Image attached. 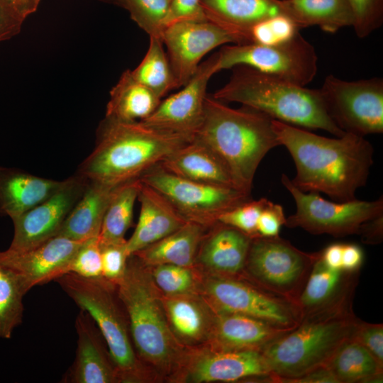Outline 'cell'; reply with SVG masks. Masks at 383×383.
<instances>
[{"mask_svg": "<svg viewBox=\"0 0 383 383\" xmlns=\"http://www.w3.org/2000/svg\"><path fill=\"white\" fill-rule=\"evenodd\" d=\"M285 223L286 217L282 206L267 200L257 220V235L261 237L277 236Z\"/></svg>", "mask_w": 383, "mask_h": 383, "instance_id": "45", "label": "cell"}, {"mask_svg": "<svg viewBox=\"0 0 383 383\" xmlns=\"http://www.w3.org/2000/svg\"><path fill=\"white\" fill-rule=\"evenodd\" d=\"M204 294L215 312L251 316L285 330L294 328L301 319L296 304L238 276L210 277L204 284Z\"/></svg>", "mask_w": 383, "mask_h": 383, "instance_id": "12", "label": "cell"}, {"mask_svg": "<svg viewBox=\"0 0 383 383\" xmlns=\"http://www.w3.org/2000/svg\"><path fill=\"white\" fill-rule=\"evenodd\" d=\"M319 255L304 252L279 235L257 236L252 239L244 271L254 283L297 305Z\"/></svg>", "mask_w": 383, "mask_h": 383, "instance_id": "8", "label": "cell"}, {"mask_svg": "<svg viewBox=\"0 0 383 383\" xmlns=\"http://www.w3.org/2000/svg\"><path fill=\"white\" fill-rule=\"evenodd\" d=\"M218 72L215 53L199 65L178 92L161 100L154 112L140 122L155 129L194 138L204 118L207 86Z\"/></svg>", "mask_w": 383, "mask_h": 383, "instance_id": "15", "label": "cell"}, {"mask_svg": "<svg viewBox=\"0 0 383 383\" xmlns=\"http://www.w3.org/2000/svg\"><path fill=\"white\" fill-rule=\"evenodd\" d=\"M354 295L302 316L294 328L261 351L273 382H289L326 367L340 345L353 335L358 318L353 311Z\"/></svg>", "mask_w": 383, "mask_h": 383, "instance_id": "4", "label": "cell"}, {"mask_svg": "<svg viewBox=\"0 0 383 383\" xmlns=\"http://www.w3.org/2000/svg\"><path fill=\"white\" fill-rule=\"evenodd\" d=\"M76 356L63 382L113 383L121 382L107 345L91 316L80 309L75 321Z\"/></svg>", "mask_w": 383, "mask_h": 383, "instance_id": "19", "label": "cell"}, {"mask_svg": "<svg viewBox=\"0 0 383 383\" xmlns=\"http://www.w3.org/2000/svg\"><path fill=\"white\" fill-rule=\"evenodd\" d=\"M138 200L140 204L135 231L126 240L131 256L179 229L186 221L159 192L140 181Z\"/></svg>", "mask_w": 383, "mask_h": 383, "instance_id": "22", "label": "cell"}, {"mask_svg": "<svg viewBox=\"0 0 383 383\" xmlns=\"http://www.w3.org/2000/svg\"><path fill=\"white\" fill-rule=\"evenodd\" d=\"M206 228L196 223L187 222L173 233L133 255L149 267L162 264L192 267Z\"/></svg>", "mask_w": 383, "mask_h": 383, "instance_id": "29", "label": "cell"}, {"mask_svg": "<svg viewBox=\"0 0 383 383\" xmlns=\"http://www.w3.org/2000/svg\"><path fill=\"white\" fill-rule=\"evenodd\" d=\"M299 30L291 18L280 14L255 24L250 30V40L266 45L280 44L292 39Z\"/></svg>", "mask_w": 383, "mask_h": 383, "instance_id": "38", "label": "cell"}, {"mask_svg": "<svg viewBox=\"0 0 383 383\" xmlns=\"http://www.w3.org/2000/svg\"><path fill=\"white\" fill-rule=\"evenodd\" d=\"M74 273L85 278L102 277L101 248L98 237L85 240L72 259L67 273Z\"/></svg>", "mask_w": 383, "mask_h": 383, "instance_id": "41", "label": "cell"}, {"mask_svg": "<svg viewBox=\"0 0 383 383\" xmlns=\"http://www.w3.org/2000/svg\"><path fill=\"white\" fill-rule=\"evenodd\" d=\"M206 20L218 26L235 44L250 43L251 28L283 14L281 0H200Z\"/></svg>", "mask_w": 383, "mask_h": 383, "instance_id": "21", "label": "cell"}, {"mask_svg": "<svg viewBox=\"0 0 383 383\" xmlns=\"http://www.w3.org/2000/svg\"><path fill=\"white\" fill-rule=\"evenodd\" d=\"M355 33L365 38L383 23V0H349Z\"/></svg>", "mask_w": 383, "mask_h": 383, "instance_id": "39", "label": "cell"}, {"mask_svg": "<svg viewBox=\"0 0 383 383\" xmlns=\"http://www.w3.org/2000/svg\"><path fill=\"white\" fill-rule=\"evenodd\" d=\"M167 322L177 340L195 344L208 339L213 311L209 310L194 294L162 296Z\"/></svg>", "mask_w": 383, "mask_h": 383, "instance_id": "27", "label": "cell"}, {"mask_svg": "<svg viewBox=\"0 0 383 383\" xmlns=\"http://www.w3.org/2000/svg\"><path fill=\"white\" fill-rule=\"evenodd\" d=\"M185 363L184 379L190 382H233L260 378L273 382L261 351L220 350L210 348L195 354Z\"/></svg>", "mask_w": 383, "mask_h": 383, "instance_id": "18", "label": "cell"}, {"mask_svg": "<svg viewBox=\"0 0 383 383\" xmlns=\"http://www.w3.org/2000/svg\"><path fill=\"white\" fill-rule=\"evenodd\" d=\"M100 248L102 277L117 285L125 273L130 257L126 249V240L118 243L100 245Z\"/></svg>", "mask_w": 383, "mask_h": 383, "instance_id": "42", "label": "cell"}, {"mask_svg": "<svg viewBox=\"0 0 383 383\" xmlns=\"http://www.w3.org/2000/svg\"><path fill=\"white\" fill-rule=\"evenodd\" d=\"M358 234L365 243H380L383 238V214L363 223Z\"/></svg>", "mask_w": 383, "mask_h": 383, "instance_id": "48", "label": "cell"}, {"mask_svg": "<svg viewBox=\"0 0 383 383\" xmlns=\"http://www.w3.org/2000/svg\"><path fill=\"white\" fill-rule=\"evenodd\" d=\"M117 187L87 180L83 194L58 235L79 241L98 237L106 210Z\"/></svg>", "mask_w": 383, "mask_h": 383, "instance_id": "28", "label": "cell"}, {"mask_svg": "<svg viewBox=\"0 0 383 383\" xmlns=\"http://www.w3.org/2000/svg\"><path fill=\"white\" fill-rule=\"evenodd\" d=\"M282 13L301 29L309 26L335 33L352 26L349 0H281Z\"/></svg>", "mask_w": 383, "mask_h": 383, "instance_id": "31", "label": "cell"}, {"mask_svg": "<svg viewBox=\"0 0 383 383\" xmlns=\"http://www.w3.org/2000/svg\"><path fill=\"white\" fill-rule=\"evenodd\" d=\"M357 339L383 367V325L358 319L353 333Z\"/></svg>", "mask_w": 383, "mask_h": 383, "instance_id": "43", "label": "cell"}, {"mask_svg": "<svg viewBox=\"0 0 383 383\" xmlns=\"http://www.w3.org/2000/svg\"><path fill=\"white\" fill-rule=\"evenodd\" d=\"M161 100L128 70L110 91L105 117L122 122H140L154 112Z\"/></svg>", "mask_w": 383, "mask_h": 383, "instance_id": "30", "label": "cell"}, {"mask_svg": "<svg viewBox=\"0 0 383 383\" xmlns=\"http://www.w3.org/2000/svg\"><path fill=\"white\" fill-rule=\"evenodd\" d=\"M206 21L200 0H171L164 20V28L177 23Z\"/></svg>", "mask_w": 383, "mask_h": 383, "instance_id": "44", "label": "cell"}, {"mask_svg": "<svg viewBox=\"0 0 383 383\" xmlns=\"http://www.w3.org/2000/svg\"><path fill=\"white\" fill-rule=\"evenodd\" d=\"M281 182L292 194L296 212L286 218V226L301 228L312 234L335 237L358 234L365 221L383 214L382 196L374 201H331L317 192H304L282 174Z\"/></svg>", "mask_w": 383, "mask_h": 383, "instance_id": "13", "label": "cell"}, {"mask_svg": "<svg viewBox=\"0 0 383 383\" xmlns=\"http://www.w3.org/2000/svg\"><path fill=\"white\" fill-rule=\"evenodd\" d=\"M116 288L139 359L165 371L179 366L184 359L180 343L170 329L148 268L135 255L129 257Z\"/></svg>", "mask_w": 383, "mask_h": 383, "instance_id": "6", "label": "cell"}, {"mask_svg": "<svg viewBox=\"0 0 383 383\" xmlns=\"http://www.w3.org/2000/svg\"><path fill=\"white\" fill-rule=\"evenodd\" d=\"M55 282L97 326L121 382L142 380L144 370L133 346L128 316L116 285L102 277L89 279L71 272L62 275Z\"/></svg>", "mask_w": 383, "mask_h": 383, "instance_id": "7", "label": "cell"}, {"mask_svg": "<svg viewBox=\"0 0 383 383\" xmlns=\"http://www.w3.org/2000/svg\"><path fill=\"white\" fill-rule=\"evenodd\" d=\"M28 292L22 277L0 263V338L10 339L23 320V298Z\"/></svg>", "mask_w": 383, "mask_h": 383, "instance_id": "35", "label": "cell"}, {"mask_svg": "<svg viewBox=\"0 0 383 383\" xmlns=\"http://www.w3.org/2000/svg\"><path fill=\"white\" fill-rule=\"evenodd\" d=\"M272 119L252 109H233L207 96L202 123L194 139L211 149L229 170L237 187L250 194L257 169L280 145Z\"/></svg>", "mask_w": 383, "mask_h": 383, "instance_id": "3", "label": "cell"}, {"mask_svg": "<svg viewBox=\"0 0 383 383\" xmlns=\"http://www.w3.org/2000/svg\"><path fill=\"white\" fill-rule=\"evenodd\" d=\"M326 111L344 133H383V79L344 80L329 74L318 89Z\"/></svg>", "mask_w": 383, "mask_h": 383, "instance_id": "11", "label": "cell"}, {"mask_svg": "<svg viewBox=\"0 0 383 383\" xmlns=\"http://www.w3.org/2000/svg\"><path fill=\"white\" fill-rule=\"evenodd\" d=\"M267 199H252L223 213L218 221L233 227L252 238L258 236L257 223L260 214L266 204Z\"/></svg>", "mask_w": 383, "mask_h": 383, "instance_id": "40", "label": "cell"}, {"mask_svg": "<svg viewBox=\"0 0 383 383\" xmlns=\"http://www.w3.org/2000/svg\"><path fill=\"white\" fill-rule=\"evenodd\" d=\"M289 331L251 316L213 311L207 340L214 350L262 351Z\"/></svg>", "mask_w": 383, "mask_h": 383, "instance_id": "20", "label": "cell"}, {"mask_svg": "<svg viewBox=\"0 0 383 383\" xmlns=\"http://www.w3.org/2000/svg\"><path fill=\"white\" fill-rule=\"evenodd\" d=\"M204 235L196 262L216 275L237 277L244 271L252 238L220 222Z\"/></svg>", "mask_w": 383, "mask_h": 383, "instance_id": "23", "label": "cell"}, {"mask_svg": "<svg viewBox=\"0 0 383 383\" xmlns=\"http://www.w3.org/2000/svg\"><path fill=\"white\" fill-rule=\"evenodd\" d=\"M24 21L8 0H0V42L18 34Z\"/></svg>", "mask_w": 383, "mask_h": 383, "instance_id": "46", "label": "cell"}, {"mask_svg": "<svg viewBox=\"0 0 383 383\" xmlns=\"http://www.w3.org/2000/svg\"><path fill=\"white\" fill-rule=\"evenodd\" d=\"M193 139L141 122L105 117L98 128L94 150L77 173L89 181L117 187L140 179Z\"/></svg>", "mask_w": 383, "mask_h": 383, "instance_id": "2", "label": "cell"}, {"mask_svg": "<svg viewBox=\"0 0 383 383\" xmlns=\"http://www.w3.org/2000/svg\"><path fill=\"white\" fill-rule=\"evenodd\" d=\"M63 182L0 166V216L12 219L21 215L51 196Z\"/></svg>", "mask_w": 383, "mask_h": 383, "instance_id": "25", "label": "cell"}, {"mask_svg": "<svg viewBox=\"0 0 383 383\" xmlns=\"http://www.w3.org/2000/svg\"><path fill=\"white\" fill-rule=\"evenodd\" d=\"M216 53L219 71L245 65L301 86L309 84L318 72L315 48L300 32L283 43H233Z\"/></svg>", "mask_w": 383, "mask_h": 383, "instance_id": "9", "label": "cell"}, {"mask_svg": "<svg viewBox=\"0 0 383 383\" xmlns=\"http://www.w3.org/2000/svg\"><path fill=\"white\" fill-rule=\"evenodd\" d=\"M159 165L186 179L239 189L223 162L211 149L195 139L172 153Z\"/></svg>", "mask_w": 383, "mask_h": 383, "instance_id": "24", "label": "cell"}, {"mask_svg": "<svg viewBox=\"0 0 383 383\" xmlns=\"http://www.w3.org/2000/svg\"><path fill=\"white\" fill-rule=\"evenodd\" d=\"M133 76L160 98L177 88L173 72L162 39L150 37L147 52L140 63L131 70Z\"/></svg>", "mask_w": 383, "mask_h": 383, "instance_id": "34", "label": "cell"}, {"mask_svg": "<svg viewBox=\"0 0 383 383\" xmlns=\"http://www.w3.org/2000/svg\"><path fill=\"white\" fill-rule=\"evenodd\" d=\"M163 195L187 222L206 228L223 213L252 199L241 190L186 179L156 165L140 179Z\"/></svg>", "mask_w": 383, "mask_h": 383, "instance_id": "10", "label": "cell"}, {"mask_svg": "<svg viewBox=\"0 0 383 383\" xmlns=\"http://www.w3.org/2000/svg\"><path fill=\"white\" fill-rule=\"evenodd\" d=\"M272 125L294 160L296 172L291 182L297 189L322 192L335 201L357 199L374 163V148L364 136L345 133L327 138L279 121Z\"/></svg>", "mask_w": 383, "mask_h": 383, "instance_id": "1", "label": "cell"}, {"mask_svg": "<svg viewBox=\"0 0 383 383\" xmlns=\"http://www.w3.org/2000/svg\"><path fill=\"white\" fill-rule=\"evenodd\" d=\"M326 367L338 383L376 382L382 379L383 367L353 335L340 345Z\"/></svg>", "mask_w": 383, "mask_h": 383, "instance_id": "32", "label": "cell"}, {"mask_svg": "<svg viewBox=\"0 0 383 383\" xmlns=\"http://www.w3.org/2000/svg\"><path fill=\"white\" fill-rule=\"evenodd\" d=\"M228 81L214 99L235 102L272 120L309 130H322L340 137L344 133L328 116L318 89H309L245 65L233 68Z\"/></svg>", "mask_w": 383, "mask_h": 383, "instance_id": "5", "label": "cell"}, {"mask_svg": "<svg viewBox=\"0 0 383 383\" xmlns=\"http://www.w3.org/2000/svg\"><path fill=\"white\" fill-rule=\"evenodd\" d=\"M135 179L118 186L106 210L98 236L100 245L126 241L125 234L132 225L133 208L140 187Z\"/></svg>", "mask_w": 383, "mask_h": 383, "instance_id": "33", "label": "cell"}, {"mask_svg": "<svg viewBox=\"0 0 383 383\" xmlns=\"http://www.w3.org/2000/svg\"><path fill=\"white\" fill-rule=\"evenodd\" d=\"M84 241L57 235L26 250L1 251L0 263L19 274L29 291L66 274L72 259Z\"/></svg>", "mask_w": 383, "mask_h": 383, "instance_id": "17", "label": "cell"}, {"mask_svg": "<svg viewBox=\"0 0 383 383\" xmlns=\"http://www.w3.org/2000/svg\"><path fill=\"white\" fill-rule=\"evenodd\" d=\"M288 383H338V381L329 369L321 367L293 379Z\"/></svg>", "mask_w": 383, "mask_h": 383, "instance_id": "49", "label": "cell"}, {"mask_svg": "<svg viewBox=\"0 0 383 383\" xmlns=\"http://www.w3.org/2000/svg\"><path fill=\"white\" fill-rule=\"evenodd\" d=\"M150 267L152 268L151 270L149 268L148 270H150L149 272L155 285L165 295L193 294L196 279L192 267L171 264H162Z\"/></svg>", "mask_w": 383, "mask_h": 383, "instance_id": "37", "label": "cell"}, {"mask_svg": "<svg viewBox=\"0 0 383 383\" xmlns=\"http://www.w3.org/2000/svg\"><path fill=\"white\" fill-rule=\"evenodd\" d=\"M358 273L329 268L322 261L320 252L297 302L301 318L354 295Z\"/></svg>", "mask_w": 383, "mask_h": 383, "instance_id": "26", "label": "cell"}, {"mask_svg": "<svg viewBox=\"0 0 383 383\" xmlns=\"http://www.w3.org/2000/svg\"><path fill=\"white\" fill-rule=\"evenodd\" d=\"M364 260L362 248L353 243L343 244L341 269L348 272H358Z\"/></svg>", "mask_w": 383, "mask_h": 383, "instance_id": "47", "label": "cell"}, {"mask_svg": "<svg viewBox=\"0 0 383 383\" xmlns=\"http://www.w3.org/2000/svg\"><path fill=\"white\" fill-rule=\"evenodd\" d=\"M162 41L177 88L188 82L206 54L221 45L235 43L230 34L208 21L169 26L163 30Z\"/></svg>", "mask_w": 383, "mask_h": 383, "instance_id": "16", "label": "cell"}, {"mask_svg": "<svg viewBox=\"0 0 383 383\" xmlns=\"http://www.w3.org/2000/svg\"><path fill=\"white\" fill-rule=\"evenodd\" d=\"M171 0H115L126 9L132 20L148 34L162 39L165 18Z\"/></svg>", "mask_w": 383, "mask_h": 383, "instance_id": "36", "label": "cell"}, {"mask_svg": "<svg viewBox=\"0 0 383 383\" xmlns=\"http://www.w3.org/2000/svg\"><path fill=\"white\" fill-rule=\"evenodd\" d=\"M102 1H115V0H102Z\"/></svg>", "mask_w": 383, "mask_h": 383, "instance_id": "52", "label": "cell"}, {"mask_svg": "<svg viewBox=\"0 0 383 383\" xmlns=\"http://www.w3.org/2000/svg\"><path fill=\"white\" fill-rule=\"evenodd\" d=\"M87 184V180L77 173L64 179L48 198L12 218L13 235L8 249L26 250L57 235Z\"/></svg>", "mask_w": 383, "mask_h": 383, "instance_id": "14", "label": "cell"}, {"mask_svg": "<svg viewBox=\"0 0 383 383\" xmlns=\"http://www.w3.org/2000/svg\"><path fill=\"white\" fill-rule=\"evenodd\" d=\"M342 248V243H333L320 251L321 258L327 267L334 270L341 269Z\"/></svg>", "mask_w": 383, "mask_h": 383, "instance_id": "50", "label": "cell"}, {"mask_svg": "<svg viewBox=\"0 0 383 383\" xmlns=\"http://www.w3.org/2000/svg\"><path fill=\"white\" fill-rule=\"evenodd\" d=\"M15 10L26 20L38 9L40 0H8Z\"/></svg>", "mask_w": 383, "mask_h": 383, "instance_id": "51", "label": "cell"}]
</instances>
